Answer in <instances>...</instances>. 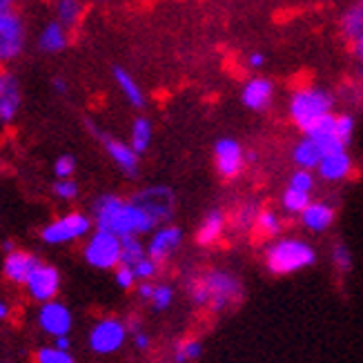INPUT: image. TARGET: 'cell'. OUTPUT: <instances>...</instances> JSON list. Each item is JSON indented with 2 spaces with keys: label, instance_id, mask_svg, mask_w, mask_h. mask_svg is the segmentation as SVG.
Wrapping results in <instances>:
<instances>
[{
  "label": "cell",
  "instance_id": "16",
  "mask_svg": "<svg viewBox=\"0 0 363 363\" xmlns=\"http://www.w3.org/2000/svg\"><path fill=\"white\" fill-rule=\"evenodd\" d=\"M272 96H274V85L267 78H252V81L245 83L241 94L243 105L255 109V112H263V109L270 107Z\"/></svg>",
  "mask_w": 363,
  "mask_h": 363
},
{
  "label": "cell",
  "instance_id": "31",
  "mask_svg": "<svg viewBox=\"0 0 363 363\" xmlns=\"http://www.w3.org/2000/svg\"><path fill=\"white\" fill-rule=\"evenodd\" d=\"M199 357H201V343H199V341L189 339V341H181V343L177 345V354H174L177 363L194 361V359H199Z\"/></svg>",
  "mask_w": 363,
  "mask_h": 363
},
{
  "label": "cell",
  "instance_id": "8",
  "mask_svg": "<svg viewBox=\"0 0 363 363\" xmlns=\"http://www.w3.org/2000/svg\"><path fill=\"white\" fill-rule=\"evenodd\" d=\"M132 203L136 208L143 210L147 216H152L156 223H161V220H167L174 212V194H172L169 187H150V189H143V192H138Z\"/></svg>",
  "mask_w": 363,
  "mask_h": 363
},
{
  "label": "cell",
  "instance_id": "19",
  "mask_svg": "<svg viewBox=\"0 0 363 363\" xmlns=\"http://www.w3.org/2000/svg\"><path fill=\"white\" fill-rule=\"evenodd\" d=\"M303 225L312 232H323L333 225L335 220V210L325 203H310L308 208L301 212Z\"/></svg>",
  "mask_w": 363,
  "mask_h": 363
},
{
  "label": "cell",
  "instance_id": "38",
  "mask_svg": "<svg viewBox=\"0 0 363 363\" xmlns=\"http://www.w3.org/2000/svg\"><path fill=\"white\" fill-rule=\"evenodd\" d=\"M132 270H134L136 279L147 281V279H152V277L156 274V270H159V263L152 261V259H143V261H138V263L132 267Z\"/></svg>",
  "mask_w": 363,
  "mask_h": 363
},
{
  "label": "cell",
  "instance_id": "4",
  "mask_svg": "<svg viewBox=\"0 0 363 363\" xmlns=\"http://www.w3.org/2000/svg\"><path fill=\"white\" fill-rule=\"evenodd\" d=\"M314 250L298 239H283L274 243L265 255L267 270L272 274H292L314 263Z\"/></svg>",
  "mask_w": 363,
  "mask_h": 363
},
{
  "label": "cell",
  "instance_id": "40",
  "mask_svg": "<svg viewBox=\"0 0 363 363\" xmlns=\"http://www.w3.org/2000/svg\"><path fill=\"white\" fill-rule=\"evenodd\" d=\"M134 281H136V274H134L132 267H128V265H118L116 267V283L123 290H130L134 286Z\"/></svg>",
  "mask_w": 363,
  "mask_h": 363
},
{
  "label": "cell",
  "instance_id": "45",
  "mask_svg": "<svg viewBox=\"0 0 363 363\" xmlns=\"http://www.w3.org/2000/svg\"><path fill=\"white\" fill-rule=\"evenodd\" d=\"M56 348L62 350V352H67V350H69V339H67V337H58V339H56Z\"/></svg>",
  "mask_w": 363,
  "mask_h": 363
},
{
  "label": "cell",
  "instance_id": "44",
  "mask_svg": "<svg viewBox=\"0 0 363 363\" xmlns=\"http://www.w3.org/2000/svg\"><path fill=\"white\" fill-rule=\"evenodd\" d=\"M354 56H357V60L363 65V36L354 40Z\"/></svg>",
  "mask_w": 363,
  "mask_h": 363
},
{
  "label": "cell",
  "instance_id": "21",
  "mask_svg": "<svg viewBox=\"0 0 363 363\" xmlns=\"http://www.w3.org/2000/svg\"><path fill=\"white\" fill-rule=\"evenodd\" d=\"M223 228H225L223 212H218V210L208 212L203 218L199 232H196V243L199 245H214L220 239V234H223Z\"/></svg>",
  "mask_w": 363,
  "mask_h": 363
},
{
  "label": "cell",
  "instance_id": "5",
  "mask_svg": "<svg viewBox=\"0 0 363 363\" xmlns=\"http://www.w3.org/2000/svg\"><path fill=\"white\" fill-rule=\"evenodd\" d=\"M25 47V23L16 9H0V62L18 58Z\"/></svg>",
  "mask_w": 363,
  "mask_h": 363
},
{
  "label": "cell",
  "instance_id": "6",
  "mask_svg": "<svg viewBox=\"0 0 363 363\" xmlns=\"http://www.w3.org/2000/svg\"><path fill=\"white\" fill-rule=\"evenodd\" d=\"M121 250L123 243L118 236L99 230L85 247V259L89 265L99 267V270H109V267L121 265Z\"/></svg>",
  "mask_w": 363,
  "mask_h": 363
},
{
  "label": "cell",
  "instance_id": "7",
  "mask_svg": "<svg viewBox=\"0 0 363 363\" xmlns=\"http://www.w3.org/2000/svg\"><path fill=\"white\" fill-rule=\"evenodd\" d=\"M89 228H91V220L85 214L74 212V214H67V216L54 220V223H50L40 232V236L45 243L58 245V243L81 239V236H85L89 232Z\"/></svg>",
  "mask_w": 363,
  "mask_h": 363
},
{
  "label": "cell",
  "instance_id": "13",
  "mask_svg": "<svg viewBox=\"0 0 363 363\" xmlns=\"http://www.w3.org/2000/svg\"><path fill=\"white\" fill-rule=\"evenodd\" d=\"M38 265L40 261L34 255H29V252H23V250H13L11 255L5 257L3 272L11 283H27Z\"/></svg>",
  "mask_w": 363,
  "mask_h": 363
},
{
  "label": "cell",
  "instance_id": "29",
  "mask_svg": "<svg viewBox=\"0 0 363 363\" xmlns=\"http://www.w3.org/2000/svg\"><path fill=\"white\" fill-rule=\"evenodd\" d=\"M308 205H310L308 192H301V189H294V187H288L286 192H283V208L288 212H303Z\"/></svg>",
  "mask_w": 363,
  "mask_h": 363
},
{
  "label": "cell",
  "instance_id": "17",
  "mask_svg": "<svg viewBox=\"0 0 363 363\" xmlns=\"http://www.w3.org/2000/svg\"><path fill=\"white\" fill-rule=\"evenodd\" d=\"M181 243V230L179 228H163L154 234L150 243V259L156 263H163L172 252Z\"/></svg>",
  "mask_w": 363,
  "mask_h": 363
},
{
  "label": "cell",
  "instance_id": "18",
  "mask_svg": "<svg viewBox=\"0 0 363 363\" xmlns=\"http://www.w3.org/2000/svg\"><path fill=\"white\" fill-rule=\"evenodd\" d=\"M69 45V36H67V27H62L58 21L47 23L38 36V47L45 54H58Z\"/></svg>",
  "mask_w": 363,
  "mask_h": 363
},
{
  "label": "cell",
  "instance_id": "26",
  "mask_svg": "<svg viewBox=\"0 0 363 363\" xmlns=\"http://www.w3.org/2000/svg\"><path fill=\"white\" fill-rule=\"evenodd\" d=\"M152 140V123L147 118H136L132 125V150L136 154H143L150 147Z\"/></svg>",
  "mask_w": 363,
  "mask_h": 363
},
{
  "label": "cell",
  "instance_id": "11",
  "mask_svg": "<svg viewBox=\"0 0 363 363\" xmlns=\"http://www.w3.org/2000/svg\"><path fill=\"white\" fill-rule=\"evenodd\" d=\"M31 298H36L40 303H50L54 301V296L58 294V288H60V274L56 267L52 265H45L40 263L34 274L29 277V281L25 283Z\"/></svg>",
  "mask_w": 363,
  "mask_h": 363
},
{
  "label": "cell",
  "instance_id": "22",
  "mask_svg": "<svg viewBox=\"0 0 363 363\" xmlns=\"http://www.w3.org/2000/svg\"><path fill=\"white\" fill-rule=\"evenodd\" d=\"M294 161L301 167H319V163L323 161V152L317 145V140H312L310 136H306L301 143H296L294 147Z\"/></svg>",
  "mask_w": 363,
  "mask_h": 363
},
{
  "label": "cell",
  "instance_id": "15",
  "mask_svg": "<svg viewBox=\"0 0 363 363\" xmlns=\"http://www.w3.org/2000/svg\"><path fill=\"white\" fill-rule=\"evenodd\" d=\"M21 107V89L18 81L9 72H0V121L9 123L18 114Z\"/></svg>",
  "mask_w": 363,
  "mask_h": 363
},
{
  "label": "cell",
  "instance_id": "25",
  "mask_svg": "<svg viewBox=\"0 0 363 363\" xmlns=\"http://www.w3.org/2000/svg\"><path fill=\"white\" fill-rule=\"evenodd\" d=\"M341 29H343V34L348 38H352V40L363 36V3L350 7L348 11L343 13Z\"/></svg>",
  "mask_w": 363,
  "mask_h": 363
},
{
  "label": "cell",
  "instance_id": "34",
  "mask_svg": "<svg viewBox=\"0 0 363 363\" xmlns=\"http://www.w3.org/2000/svg\"><path fill=\"white\" fill-rule=\"evenodd\" d=\"M333 261L337 265V270L339 272H348L350 270V265H352V259H350V250L345 247L343 243H337L335 250H333Z\"/></svg>",
  "mask_w": 363,
  "mask_h": 363
},
{
  "label": "cell",
  "instance_id": "23",
  "mask_svg": "<svg viewBox=\"0 0 363 363\" xmlns=\"http://www.w3.org/2000/svg\"><path fill=\"white\" fill-rule=\"evenodd\" d=\"M114 78H116V83H118L121 91L125 94V99H128L134 107H143V105H145L143 91H140L138 83L134 81L130 72H125L123 67H114Z\"/></svg>",
  "mask_w": 363,
  "mask_h": 363
},
{
  "label": "cell",
  "instance_id": "36",
  "mask_svg": "<svg viewBox=\"0 0 363 363\" xmlns=\"http://www.w3.org/2000/svg\"><path fill=\"white\" fill-rule=\"evenodd\" d=\"M312 185H314V179H312V174H310L308 169H298V172H294L292 179H290V187L301 189V192H308V194H310Z\"/></svg>",
  "mask_w": 363,
  "mask_h": 363
},
{
  "label": "cell",
  "instance_id": "30",
  "mask_svg": "<svg viewBox=\"0 0 363 363\" xmlns=\"http://www.w3.org/2000/svg\"><path fill=\"white\" fill-rule=\"evenodd\" d=\"M259 210H257V205H243V208L234 214V228H239V230H250V228H255L257 225V218H259Z\"/></svg>",
  "mask_w": 363,
  "mask_h": 363
},
{
  "label": "cell",
  "instance_id": "2",
  "mask_svg": "<svg viewBox=\"0 0 363 363\" xmlns=\"http://www.w3.org/2000/svg\"><path fill=\"white\" fill-rule=\"evenodd\" d=\"M189 294L196 306H208L214 312H223L230 306L239 303L241 283L228 272H208L205 277L189 283Z\"/></svg>",
  "mask_w": 363,
  "mask_h": 363
},
{
  "label": "cell",
  "instance_id": "20",
  "mask_svg": "<svg viewBox=\"0 0 363 363\" xmlns=\"http://www.w3.org/2000/svg\"><path fill=\"white\" fill-rule=\"evenodd\" d=\"M350 169H352V161H350V156L345 154V150L323 156V161L319 163L321 177L328 181H341L350 174Z\"/></svg>",
  "mask_w": 363,
  "mask_h": 363
},
{
  "label": "cell",
  "instance_id": "43",
  "mask_svg": "<svg viewBox=\"0 0 363 363\" xmlns=\"http://www.w3.org/2000/svg\"><path fill=\"white\" fill-rule=\"evenodd\" d=\"M134 343H136V348L145 350L147 345H150V337H147V335H143V333H136V337H134Z\"/></svg>",
  "mask_w": 363,
  "mask_h": 363
},
{
  "label": "cell",
  "instance_id": "37",
  "mask_svg": "<svg viewBox=\"0 0 363 363\" xmlns=\"http://www.w3.org/2000/svg\"><path fill=\"white\" fill-rule=\"evenodd\" d=\"M172 298H174V292H172V288H167V286H159V288L154 290L152 303H154V308H156V310H165V308H169Z\"/></svg>",
  "mask_w": 363,
  "mask_h": 363
},
{
  "label": "cell",
  "instance_id": "9",
  "mask_svg": "<svg viewBox=\"0 0 363 363\" xmlns=\"http://www.w3.org/2000/svg\"><path fill=\"white\" fill-rule=\"evenodd\" d=\"M125 333L128 328L125 323H121L118 319H103L94 325L91 335H89V345L94 352L99 354H109V352H116L123 341H125Z\"/></svg>",
  "mask_w": 363,
  "mask_h": 363
},
{
  "label": "cell",
  "instance_id": "35",
  "mask_svg": "<svg viewBox=\"0 0 363 363\" xmlns=\"http://www.w3.org/2000/svg\"><path fill=\"white\" fill-rule=\"evenodd\" d=\"M74 169H76V161L72 159L69 154H65V156H60V159L56 161L54 174L58 177V181H67L74 174Z\"/></svg>",
  "mask_w": 363,
  "mask_h": 363
},
{
  "label": "cell",
  "instance_id": "28",
  "mask_svg": "<svg viewBox=\"0 0 363 363\" xmlns=\"http://www.w3.org/2000/svg\"><path fill=\"white\" fill-rule=\"evenodd\" d=\"M279 232H281V218L270 210L261 212L255 225V234L263 236V239H270V236H277Z\"/></svg>",
  "mask_w": 363,
  "mask_h": 363
},
{
  "label": "cell",
  "instance_id": "32",
  "mask_svg": "<svg viewBox=\"0 0 363 363\" xmlns=\"http://www.w3.org/2000/svg\"><path fill=\"white\" fill-rule=\"evenodd\" d=\"M352 134H354V118L350 114L337 116V136H339V140L343 143V147L350 145Z\"/></svg>",
  "mask_w": 363,
  "mask_h": 363
},
{
  "label": "cell",
  "instance_id": "33",
  "mask_svg": "<svg viewBox=\"0 0 363 363\" xmlns=\"http://www.w3.org/2000/svg\"><path fill=\"white\" fill-rule=\"evenodd\" d=\"M36 361L38 363H74V359L67 352H62L58 348H43V350H38Z\"/></svg>",
  "mask_w": 363,
  "mask_h": 363
},
{
  "label": "cell",
  "instance_id": "24",
  "mask_svg": "<svg viewBox=\"0 0 363 363\" xmlns=\"http://www.w3.org/2000/svg\"><path fill=\"white\" fill-rule=\"evenodd\" d=\"M56 16H58V23L62 27H76L78 21L83 16V5L81 0H58V7H56Z\"/></svg>",
  "mask_w": 363,
  "mask_h": 363
},
{
  "label": "cell",
  "instance_id": "1",
  "mask_svg": "<svg viewBox=\"0 0 363 363\" xmlns=\"http://www.w3.org/2000/svg\"><path fill=\"white\" fill-rule=\"evenodd\" d=\"M94 216H96L99 230L114 234L118 239L147 234L156 225V220L140 208H136L132 201L125 203L114 194H105L96 199V203H94Z\"/></svg>",
  "mask_w": 363,
  "mask_h": 363
},
{
  "label": "cell",
  "instance_id": "46",
  "mask_svg": "<svg viewBox=\"0 0 363 363\" xmlns=\"http://www.w3.org/2000/svg\"><path fill=\"white\" fill-rule=\"evenodd\" d=\"M54 89H56V91H60V94H65V91H67L65 81H62V78H56V81H54Z\"/></svg>",
  "mask_w": 363,
  "mask_h": 363
},
{
  "label": "cell",
  "instance_id": "10",
  "mask_svg": "<svg viewBox=\"0 0 363 363\" xmlns=\"http://www.w3.org/2000/svg\"><path fill=\"white\" fill-rule=\"evenodd\" d=\"M214 163H216V172L225 181L236 179L243 172V165H245L243 147L236 143L234 138H220L214 145Z\"/></svg>",
  "mask_w": 363,
  "mask_h": 363
},
{
  "label": "cell",
  "instance_id": "39",
  "mask_svg": "<svg viewBox=\"0 0 363 363\" xmlns=\"http://www.w3.org/2000/svg\"><path fill=\"white\" fill-rule=\"evenodd\" d=\"M54 194H56L58 199H65V201L76 199V196H78V185H76L72 179H67V181H58V183L54 185Z\"/></svg>",
  "mask_w": 363,
  "mask_h": 363
},
{
  "label": "cell",
  "instance_id": "41",
  "mask_svg": "<svg viewBox=\"0 0 363 363\" xmlns=\"http://www.w3.org/2000/svg\"><path fill=\"white\" fill-rule=\"evenodd\" d=\"M154 286H152V283H147V281H143V283H140V286H138V294H140V298H152L154 296Z\"/></svg>",
  "mask_w": 363,
  "mask_h": 363
},
{
  "label": "cell",
  "instance_id": "27",
  "mask_svg": "<svg viewBox=\"0 0 363 363\" xmlns=\"http://www.w3.org/2000/svg\"><path fill=\"white\" fill-rule=\"evenodd\" d=\"M123 243V250H121V265H128V267H134L138 261L145 259V252H143V245L136 239V236H128V239H121Z\"/></svg>",
  "mask_w": 363,
  "mask_h": 363
},
{
  "label": "cell",
  "instance_id": "14",
  "mask_svg": "<svg viewBox=\"0 0 363 363\" xmlns=\"http://www.w3.org/2000/svg\"><path fill=\"white\" fill-rule=\"evenodd\" d=\"M89 128H91V125H89ZM91 130H94V128H91ZM94 134H96V136L101 138V143L105 145L107 154L112 156L114 163L125 172V174L134 177V174H136V167H138V154L132 150V145H125V143H121V140H116V138H112V136H107V134H103V132H99V130H94Z\"/></svg>",
  "mask_w": 363,
  "mask_h": 363
},
{
  "label": "cell",
  "instance_id": "3",
  "mask_svg": "<svg viewBox=\"0 0 363 363\" xmlns=\"http://www.w3.org/2000/svg\"><path fill=\"white\" fill-rule=\"evenodd\" d=\"M330 109H333V96L319 87H303V89H296L292 94L290 116H292L296 128L306 134L321 118L330 116Z\"/></svg>",
  "mask_w": 363,
  "mask_h": 363
},
{
  "label": "cell",
  "instance_id": "47",
  "mask_svg": "<svg viewBox=\"0 0 363 363\" xmlns=\"http://www.w3.org/2000/svg\"><path fill=\"white\" fill-rule=\"evenodd\" d=\"M18 0H0V9H13Z\"/></svg>",
  "mask_w": 363,
  "mask_h": 363
},
{
  "label": "cell",
  "instance_id": "48",
  "mask_svg": "<svg viewBox=\"0 0 363 363\" xmlns=\"http://www.w3.org/2000/svg\"><path fill=\"white\" fill-rule=\"evenodd\" d=\"M7 314H9V306H7V303H3V301H0V321H3V319H7Z\"/></svg>",
  "mask_w": 363,
  "mask_h": 363
},
{
  "label": "cell",
  "instance_id": "12",
  "mask_svg": "<svg viewBox=\"0 0 363 363\" xmlns=\"http://www.w3.org/2000/svg\"><path fill=\"white\" fill-rule=\"evenodd\" d=\"M38 321L45 333H50L52 337L58 339V337H67L69 328H72V314L62 303L50 301V303H43Z\"/></svg>",
  "mask_w": 363,
  "mask_h": 363
},
{
  "label": "cell",
  "instance_id": "42",
  "mask_svg": "<svg viewBox=\"0 0 363 363\" xmlns=\"http://www.w3.org/2000/svg\"><path fill=\"white\" fill-rule=\"evenodd\" d=\"M265 65V56L261 54V52H255L250 56V67H255V69H259V67H263Z\"/></svg>",
  "mask_w": 363,
  "mask_h": 363
}]
</instances>
